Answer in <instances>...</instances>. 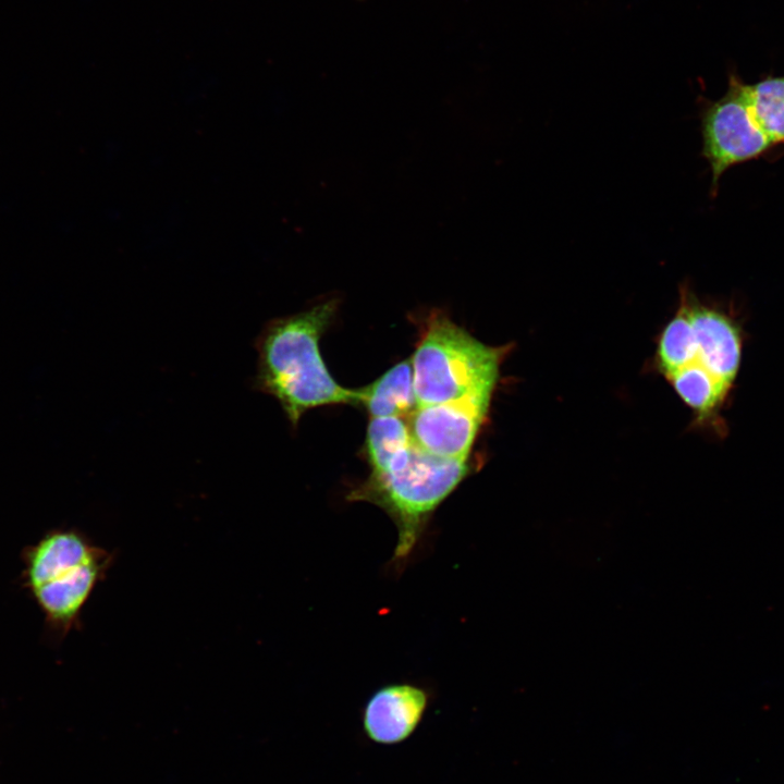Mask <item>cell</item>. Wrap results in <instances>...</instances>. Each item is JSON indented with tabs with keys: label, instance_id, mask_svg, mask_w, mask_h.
<instances>
[{
	"label": "cell",
	"instance_id": "obj_1",
	"mask_svg": "<svg viewBox=\"0 0 784 784\" xmlns=\"http://www.w3.org/2000/svg\"><path fill=\"white\" fill-rule=\"evenodd\" d=\"M746 333L732 311L700 302L682 289L678 309L664 327L657 348L661 373L700 425L723 434L722 411L732 397Z\"/></svg>",
	"mask_w": 784,
	"mask_h": 784
},
{
	"label": "cell",
	"instance_id": "obj_2",
	"mask_svg": "<svg viewBox=\"0 0 784 784\" xmlns=\"http://www.w3.org/2000/svg\"><path fill=\"white\" fill-rule=\"evenodd\" d=\"M339 298L267 322L255 340L258 354L253 388L273 396L293 428L316 407L359 404L358 389L340 385L329 372L319 342L330 327Z\"/></svg>",
	"mask_w": 784,
	"mask_h": 784
},
{
	"label": "cell",
	"instance_id": "obj_3",
	"mask_svg": "<svg viewBox=\"0 0 784 784\" xmlns=\"http://www.w3.org/2000/svg\"><path fill=\"white\" fill-rule=\"evenodd\" d=\"M21 584L58 640L81 626L82 611L113 555L75 528H52L21 553Z\"/></svg>",
	"mask_w": 784,
	"mask_h": 784
},
{
	"label": "cell",
	"instance_id": "obj_4",
	"mask_svg": "<svg viewBox=\"0 0 784 784\" xmlns=\"http://www.w3.org/2000/svg\"><path fill=\"white\" fill-rule=\"evenodd\" d=\"M469 470L468 460L437 457L412 441L384 468L370 471L347 500L372 503L391 517L397 530L393 559L402 562L414 551L433 512Z\"/></svg>",
	"mask_w": 784,
	"mask_h": 784
},
{
	"label": "cell",
	"instance_id": "obj_5",
	"mask_svg": "<svg viewBox=\"0 0 784 784\" xmlns=\"http://www.w3.org/2000/svg\"><path fill=\"white\" fill-rule=\"evenodd\" d=\"M505 351L485 344L444 313L432 310L411 356L417 406L494 391Z\"/></svg>",
	"mask_w": 784,
	"mask_h": 784
},
{
	"label": "cell",
	"instance_id": "obj_6",
	"mask_svg": "<svg viewBox=\"0 0 784 784\" xmlns=\"http://www.w3.org/2000/svg\"><path fill=\"white\" fill-rule=\"evenodd\" d=\"M700 118L701 155L710 167L712 195L728 168L757 159L774 147L750 111L744 83L735 76H731L723 97L703 105Z\"/></svg>",
	"mask_w": 784,
	"mask_h": 784
},
{
	"label": "cell",
	"instance_id": "obj_7",
	"mask_svg": "<svg viewBox=\"0 0 784 784\" xmlns=\"http://www.w3.org/2000/svg\"><path fill=\"white\" fill-rule=\"evenodd\" d=\"M493 392L479 391L452 402L417 406L407 421L414 443L437 457L468 460Z\"/></svg>",
	"mask_w": 784,
	"mask_h": 784
},
{
	"label": "cell",
	"instance_id": "obj_8",
	"mask_svg": "<svg viewBox=\"0 0 784 784\" xmlns=\"http://www.w3.org/2000/svg\"><path fill=\"white\" fill-rule=\"evenodd\" d=\"M429 703V691L418 685L393 683L378 688L362 711L365 739L385 747L403 744L417 731Z\"/></svg>",
	"mask_w": 784,
	"mask_h": 784
},
{
	"label": "cell",
	"instance_id": "obj_9",
	"mask_svg": "<svg viewBox=\"0 0 784 784\" xmlns=\"http://www.w3.org/2000/svg\"><path fill=\"white\" fill-rule=\"evenodd\" d=\"M358 392V405H363L371 418L409 415L417 407L411 358L395 364Z\"/></svg>",
	"mask_w": 784,
	"mask_h": 784
},
{
	"label": "cell",
	"instance_id": "obj_10",
	"mask_svg": "<svg viewBox=\"0 0 784 784\" xmlns=\"http://www.w3.org/2000/svg\"><path fill=\"white\" fill-rule=\"evenodd\" d=\"M750 111L772 145L784 144V76L744 85Z\"/></svg>",
	"mask_w": 784,
	"mask_h": 784
},
{
	"label": "cell",
	"instance_id": "obj_11",
	"mask_svg": "<svg viewBox=\"0 0 784 784\" xmlns=\"http://www.w3.org/2000/svg\"><path fill=\"white\" fill-rule=\"evenodd\" d=\"M412 441L407 422L402 417L371 418L366 434V454L371 471L384 468Z\"/></svg>",
	"mask_w": 784,
	"mask_h": 784
}]
</instances>
